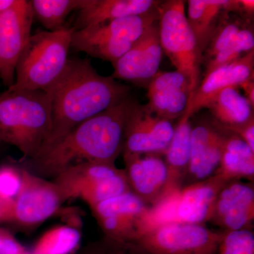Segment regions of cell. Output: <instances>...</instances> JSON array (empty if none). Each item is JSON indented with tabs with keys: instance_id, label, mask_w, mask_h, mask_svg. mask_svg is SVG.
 Listing matches in <instances>:
<instances>
[{
	"instance_id": "6da1fadb",
	"label": "cell",
	"mask_w": 254,
	"mask_h": 254,
	"mask_svg": "<svg viewBox=\"0 0 254 254\" xmlns=\"http://www.w3.org/2000/svg\"><path fill=\"white\" fill-rule=\"evenodd\" d=\"M136 102L128 95L74 127L31 159L30 172L41 177L55 178L64 170L80 164H115L123 153L125 125Z\"/></svg>"
},
{
	"instance_id": "7a4b0ae2",
	"label": "cell",
	"mask_w": 254,
	"mask_h": 254,
	"mask_svg": "<svg viewBox=\"0 0 254 254\" xmlns=\"http://www.w3.org/2000/svg\"><path fill=\"white\" fill-rule=\"evenodd\" d=\"M131 88L99 74L91 60L68 59L56 81L46 92L51 98L53 125L43 149L78 125L118 104Z\"/></svg>"
},
{
	"instance_id": "3957f363",
	"label": "cell",
	"mask_w": 254,
	"mask_h": 254,
	"mask_svg": "<svg viewBox=\"0 0 254 254\" xmlns=\"http://www.w3.org/2000/svg\"><path fill=\"white\" fill-rule=\"evenodd\" d=\"M53 125L51 98L43 91L10 90L0 93V141L14 145L23 158H34Z\"/></svg>"
},
{
	"instance_id": "277c9868",
	"label": "cell",
	"mask_w": 254,
	"mask_h": 254,
	"mask_svg": "<svg viewBox=\"0 0 254 254\" xmlns=\"http://www.w3.org/2000/svg\"><path fill=\"white\" fill-rule=\"evenodd\" d=\"M72 28L31 35L16 65L14 84L7 89L46 91L68 60Z\"/></svg>"
},
{
	"instance_id": "5b68a950",
	"label": "cell",
	"mask_w": 254,
	"mask_h": 254,
	"mask_svg": "<svg viewBox=\"0 0 254 254\" xmlns=\"http://www.w3.org/2000/svg\"><path fill=\"white\" fill-rule=\"evenodd\" d=\"M158 11L160 46L176 71L187 78L193 95L200 82L201 58L194 34L187 20L185 1H161Z\"/></svg>"
},
{
	"instance_id": "8992f818",
	"label": "cell",
	"mask_w": 254,
	"mask_h": 254,
	"mask_svg": "<svg viewBox=\"0 0 254 254\" xmlns=\"http://www.w3.org/2000/svg\"><path fill=\"white\" fill-rule=\"evenodd\" d=\"M53 182L64 201L81 199L90 208L131 191L125 170L117 168L115 164H80L64 170Z\"/></svg>"
},
{
	"instance_id": "52a82bcc",
	"label": "cell",
	"mask_w": 254,
	"mask_h": 254,
	"mask_svg": "<svg viewBox=\"0 0 254 254\" xmlns=\"http://www.w3.org/2000/svg\"><path fill=\"white\" fill-rule=\"evenodd\" d=\"M227 182L214 175L165 195L150 207L153 228L169 222L205 225L210 222L217 196Z\"/></svg>"
},
{
	"instance_id": "ba28073f",
	"label": "cell",
	"mask_w": 254,
	"mask_h": 254,
	"mask_svg": "<svg viewBox=\"0 0 254 254\" xmlns=\"http://www.w3.org/2000/svg\"><path fill=\"white\" fill-rule=\"evenodd\" d=\"M222 233L205 225L169 222L151 229L134 243L149 254H216Z\"/></svg>"
},
{
	"instance_id": "9c48e42d",
	"label": "cell",
	"mask_w": 254,
	"mask_h": 254,
	"mask_svg": "<svg viewBox=\"0 0 254 254\" xmlns=\"http://www.w3.org/2000/svg\"><path fill=\"white\" fill-rule=\"evenodd\" d=\"M105 236L135 242L151 230L150 207L132 191L90 208Z\"/></svg>"
},
{
	"instance_id": "30bf717a",
	"label": "cell",
	"mask_w": 254,
	"mask_h": 254,
	"mask_svg": "<svg viewBox=\"0 0 254 254\" xmlns=\"http://www.w3.org/2000/svg\"><path fill=\"white\" fill-rule=\"evenodd\" d=\"M21 172V187L14 199L12 222L31 228L53 216L64 200L54 182L48 181L26 169Z\"/></svg>"
},
{
	"instance_id": "8fae6325",
	"label": "cell",
	"mask_w": 254,
	"mask_h": 254,
	"mask_svg": "<svg viewBox=\"0 0 254 254\" xmlns=\"http://www.w3.org/2000/svg\"><path fill=\"white\" fill-rule=\"evenodd\" d=\"M33 16L30 1L16 0L0 16V78L5 86L14 84L16 65L31 36Z\"/></svg>"
},
{
	"instance_id": "7c38bea8",
	"label": "cell",
	"mask_w": 254,
	"mask_h": 254,
	"mask_svg": "<svg viewBox=\"0 0 254 254\" xmlns=\"http://www.w3.org/2000/svg\"><path fill=\"white\" fill-rule=\"evenodd\" d=\"M175 127L173 122L157 116L146 105L137 101L125 125L123 153L164 155Z\"/></svg>"
},
{
	"instance_id": "4fadbf2b",
	"label": "cell",
	"mask_w": 254,
	"mask_h": 254,
	"mask_svg": "<svg viewBox=\"0 0 254 254\" xmlns=\"http://www.w3.org/2000/svg\"><path fill=\"white\" fill-rule=\"evenodd\" d=\"M163 55L157 22L113 64L114 72L111 76L146 88L160 71Z\"/></svg>"
},
{
	"instance_id": "5bb4252c",
	"label": "cell",
	"mask_w": 254,
	"mask_h": 254,
	"mask_svg": "<svg viewBox=\"0 0 254 254\" xmlns=\"http://www.w3.org/2000/svg\"><path fill=\"white\" fill-rule=\"evenodd\" d=\"M254 182L233 180L219 192L210 222L222 231L253 229Z\"/></svg>"
},
{
	"instance_id": "9a60e30c",
	"label": "cell",
	"mask_w": 254,
	"mask_h": 254,
	"mask_svg": "<svg viewBox=\"0 0 254 254\" xmlns=\"http://www.w3.org/2000/svg\"><path fill=\"white\" fill-rule=\"evenodd\" d=\"M125 173L131 191L150 207L166 194L168 171L162 155L123 152Z\"/></svg>"
},
{
	"instance_id": "2e32d148",
	"label": "cell",
	"mask_w": 254,
	"mask_h": 254,
	"mask_svg": "<svg viewBox=\"0 0 254 254\" xmlns=\"http://www.w3.org/2000/svg\"><path fill=\"white\" fill-rule=\"evenodd\" d=\"M146 88L148 108L172 122L181 118L193 96L188 80L177 71H159Z\"/></svg>"
},
{
	"instance_id": "e0dca14e",
	"label": "cell",
	"mask_w": 254,
	"mask_h": 254,
	"mask_svg": "<svg viewBox=\"0 0 254 254\" xmlns=\"http://www.w3.org/2000/svg\"><path fill=\"white\" fill-rule=\"evenodd\" d=\"M222 133L215 123L192 127L190 163L183 186L213 176L220 165Z\"/></svg>"
},
{
	"instance_id": "ac0fdd59",
	"label": "cell",
	"mask_w": 254,
	"mask_h": 254,
	"mask_svg": "<svg viewBox=\"0 0 254 254\" xmlns=\"http://www.w3.org/2000/svg\"><path fill=\"white\" fill-rule=\"evenodd\" d=\"M254 50L223 66H219L203 76L190 100L187 111L193 116L207 105L218 92L228 87L239 88L254 78Z\"/></svg>"
},
{
	"instance_id": "d6986e66",
	"label": "cell",
	"mask_w": 254,
	"mask_h": 254,
	"mask_svg": "<svg viewBox=\"0 0 254 254\" xmlns=\"http://www.w3.org/2000/svg\"><path fill=\"white\" fill-rule=\"evenodd\" d=\"M158 9L147 14L106 21L73 31L71 39L79 41L105 40L136 43L145 31L158 21Z\"/></svg>"
},
{
	"instance_id": "ffe728a7",
	"label": "cell",
	"mask_w": 254,
	"mask_h": 254,
	"mask_svg": "<svg viewBox=\"0 0 254 254\" xmlns=\"http://www.w3.org/2000/svg\"><path fill=\"white\" fill-rule=\"evenodd\" d=\"M239 0H190L187 20L195 40L200 58L227 13H240Z\"/></svg>"
},
{
	"instance_id": "44dd1931",
	"label": "cell",
	"mask_w": 254,
	"mask_h": 254,
	"mask_svg": "<svg viewBox=\"0 0 254 254\" xmlns=\"http://www.w3.org/2000/svg\"><path fill=\"white\" fill-rule=\"evenodd\" d=\"M160 1L155 0H88L78 11L73 31L106 22L151 12L158 9Z\"/></svg>"
},
{
	"instance_id": "7402d4cb",
	"label": "cell",
	"mask_w": 254,
	"mask_h": 254,
	"mask_svg": "<svg viewBox=\"0 0 254 254\" xmlns=\"http://www.w3.org/2000/svg\"><path fill=\"white\" fill-rule=\"evenodd\" d=\"M220 128L222 133L221 158L215 175L225 181H254V151L240 137Z\"/></svg>"
},
{
	"instance_id": "603a6c76",
	"label": "cell",
	"mask_w": 254,
	"mask_h": 254,
	"mask_svg": "<svg viewBox=\"0 0 254 254\" xmlns=\"http://www.w3.org/2000/svg\"><path fill=\"white\" fill-rule=\"evenodd\" d=\"M190 118L191 116L186 110L175 127L173 138L164 154L168 171V189L165 195L181 189L186 177L193 127Z\"/></svg>"
},
{
	"instance_id": "cb8c5ba5",
	"label": "cell",
	"mask_w": 254,
	"mask_h": 254,
	"mask_svg": "<svg viewBox=\"0 0 254 254\" xmlns=\"http://www.w3.org/2000/svg\"><path fill=\"white\" fill-rule=\"evenodd\" d=\"M205 108L222 128L242 126L254 120L253 107L235 86L218 92Z\"/></svg>"
},
{
	"instance_id": "d4e9b609",
	"label": "cell",
	"mask_w": 254,
	"mask_h": 254,
	"mask_svg": "<svg viewBox=\"0 0 254 254\" xmlns=\"http://www.w3.org/2000/svg\"><path fill=\"white\" fill-rule=\"evenodd\" d=\"M88 0H33L30 1L33 16L48 31L63 29L68 15L80 11L88 4Z\"/></svg>"
},
{
	"instance_id": "484cf974",
	"label": "cell",
	"mask_w": 254,
	"mask_h": 254,
	"mask_svg": "<svg viewBox=\"0 0 254 254\" xmlns=\"http://www.w3.org/2000/svg\"><path fill=\"white\" fill-rule=\"evenodd\" d=\"M81 235L75 227L59 225L45 232L35 244L31 254H71L78 250Z\"/></svg>"
},
{
	"instance_id": "4316f807",
	"label": "cell",
	"mask_w": 254,
	"mask_h": 254,
	"mask_svg": "<svg viewBox=\"0 0 254 254\" xmlns=\"http://www.w3.org/2000/svg\"><path fill=\"white\" fill-rule=\"evenodd\" d=\"M254 35L252 28L246 26L241 30L236 40L228 48L205 63V71L203 75L208 74L210 71L239 59L244 55L254 50Z\"/></svg>"
},
{
	"instance_id": "83f0119b",
	"label": "cell",
	"mask_w": 254,
	"mask_h": 254,
	"mask_svg": "<svg viewBox=\"0 0 254 254\" xmlns=\"http://www.w3.org/2000/svg\"><path fill=\"white\" fill-rule=\"evenodd\" d=\"M247 23L240 20L228 21L227 18H222L220 24L214 33L210 43L202 55L205 63L215 58L219 53L228 48L236 40L241 30L245 28Z\"/></svg>"
},
{
	"instance_id": "f1b7e54d",
	"label": "cell",
	"mask_w": 254,
	"mask_h": 254,
	"mask_svg": "<svg viewBox=\"0 0 254 254\" xmlns=\"http://www.w3.org/2000/svg\"><path fill=\"white\" fill-rule=\"evenodd\" d=\"M216 254H254L253 229L223 231Z\"/></svg>"
},
{
	"instance_id": "f546056e",
	"label": "cell",
	"mask_w": 254,
	"mask_h": 254,
	"mask_svg": "<svg viewBox=\"0 0 254 254\" xmlns=\"http://www.w3.org/2000/svg\"><path fill=\"white\" fill-rule=\"evenodd\" d=\"M78 254H149L134 242L115 240L105 236L89 244Z\"/></svg>"
},
{
	"instance_id": "4dcf8cb0",
	"label": "cell",
	"mask_w": 254,
	"mask_h": 254,
	"mask_svg": "<svg viewBox=\"0 0 254 254\" xmlns=\"http://www.w3.org/2000/svg\"><path fill=\"white\" fill-rule=\"evenodd\" d=\"M21 184V170L11 165L0 167V199L14 200Z\"/></svg>"
},
{
	"instance_id": "1f68e13d",
	"label": "cell",
	"mask_w": 254,
	"mask_h": 254,
	"mask_svg": "<svg viewBox=\"0 0 254 254\" xmlns=\"http://www.w3.org/2000/svg\"><path fill=\"white\" fill-rule=\"evenodd\" d=\"M26 252L11 232L0 227V254H22Z\"/></svg>"
},
{
	"instance_id": "d6a6232c",
	"label": "cell",
	"mask_w": 254,
	"mask_h": 254,
	"mask_svg": "<svg viewBox=\"0 0 254 254\" xmlns=\"http://www.w3.org/2000/svg\"><path fill=\"white\" fill-rule=\"evenodd\" d=\"M221 128L240 137L241 139L243 140L246 143H247V145L254 151V120L246 125H242V126L231 127V128H222L221 127Z\"/></svg>"
},
{
	"instance_id": "836d02e7",
	"label": "cell",
	"mask_w": 254,
	"mask_h": 254,
	"mask_svg": "<svg viewBox=\"0 0 254 254\" xmlns=\"http://www.w3.org/2000/svg\"><path fill=\"white\" fill-rule=\"evenodd\" d=\"M14 200L0 199V223L12 222Z\"/></svg>"
},
{
	"instance_id": "e575fe53",
	"label": "cell",
	"mask_w": 254,
	"mask_h": 254,
	"mask_svg": "<svg viewBox=\"0 0 254 254\" xmlns=\"http://www.w3.org/2000/svg\"><path fill=\"white\" fill-rule=\"evenodd\" d=\"M245 92V95L246 99L248 100L249 103H250L252 107H254V78L249 80V81L245 82L242 83L240 86Z\"/></svg>"
},
{
	"instance_id": "d590c367",
	"label": "cell",
	"mask_w": 254,
	"mask_h": 254,
	"mask_svg": "<svg viewBox=\"0 0 254 254\" xmlns=\"http://www.w3.org/2000/svg\"><path fill=\"white\" fill-rule=\"evenodd\" d=\"M16 0H0V16L12 7Z\"/></svg>"
},
{
	"instance_id": "8d00e7d4",
	"label": "cell",
	"mask_w": 254,
	"mask_h": 254,
	"mask_svg": "<svg viewBox=\"0 0 254 254\" xmlns=\"http://www.w3.org/2000/svg\"><path fill=\"white\" fill-rule=\"evenodd\" d=\"M22 254H31V252H30V253H29V252H25V253H23Z\"/></svg>"
},
{
	"instance_id": "74e56055",
	"label": "cell",
	"mask_w": 254,
	"mask_h": 254,
	"mask_svg": "<svg viewBox=\"0 0 254 254\" xmlns=\"http://www.w3.org/2000/svg\"><path fill=\"white\" fill-rule=\"evenodd\" d=\"M1 143V141H0V143Z\"/></svg>"
}]
</instances>
